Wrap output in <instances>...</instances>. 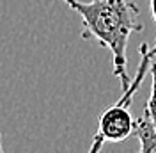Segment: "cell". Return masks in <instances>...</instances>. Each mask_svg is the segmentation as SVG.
Returning <instances> with one entry per match:
<instances>
[{"instance_id": "cell-1", "label": "cell", "mask_w": 156, "mask_h": 153, "mask_svg": "<svg viewBox=\"0 0 156 153\" xmlns=\"http://www.w3.org/2000/svg\"><path fill=\"white\" fill-rule=\"evenodd\" d=\"M66 6L82 18V38L85 41H96L107 48L114 61V75L119 84L126 89L128 76L126 48L131 34L142 32L140 9L131 0H62Z\"/></svg>"}, {"instance_id": "cell-2", "label": "cell", "mask_w": 156, "mask_h": 153, "mask_svg": "<svg viewBox=\"0 0 156 153\" xmlns=\"http://www.w3.org/2000/svg\"><path fill=\"white\" fill-rule=\"evenodd\" d=\"M138 54L140 62L135 76L129 80L126 89H122L121 98L114 105L107 107L98 118V134L103 137L105 143H122L131 135H135L136 119L131 114V103L151 68V62L156 59V47L151 48L147 43H142L138 47Z\"/></svg>"}, {"instance_id": "cell-3", "label": "cell", "mask_w": 156, "mask_h": 153, "mask_svg": "<svg viewBox=\"0 0 156 153\" xmlns=\"http://www.w3.org/2000/svg\"><path fill=\"white\" fill-rule=\"evenodd\" d=\"M135 137L138 139L136 153H156V125L147 116L136 119Z\"/></svg>"}, {"instance_id": "cell-4", "label": "cell", "mask_w": 156, "mask_h": 153, "mask_svg": "<svg viewBox=\"0 0 156 153\" xmlns=\"http://www.w3.org/2000/svg\"><path fill=\"white\" fill-rule=\"evenodd\" d=\"M149 73H151V91H149V98L144 109V116H147L156 125V59L151 62Z\"/></svg>"}, {"instance_id": "cell-5", "label": "cell", "mask_w": 156, "mask_h": 153, "mask_svg": "<svg viewBox=\"0 0 156 153\" xmlns=\"http://www.w3.org/2000/svg\"><path fill=\"white\" fill-rule=\"evenodd\" d=\"M103 144H105V141H103V137L99 134L94 135V139H92V143H90V148H89L87 153H99L101 151V148H103Z\"/></svg>"}, {"instance_id": "cell-6", "label": "cell", "mask_w": 156, "mask_h": 153, "mask_svg": "<svg viewBox=\"0 0 156 153\" xmlns=\"http://www.w3.org/2000/svg\"><path fill=\"white\" fill-rule=\"evenodd\" d=\"M151 14H153V20L156 23V0H151Z\"/></svg>"}, {"instance_id": "cell-7", "label": "cell", "mask_w": 156, "mask_h": 153, "mask_svg": "<svg viewBox=\"0 0 156 153\" xmlns=\"http://www.w3.org/2000/svg\"><path fill=\"white\" fill-rule=\"evenodd\" d=\"M0 153H4V148H2V139H0Z\"/></svg>"}]
</instances>
